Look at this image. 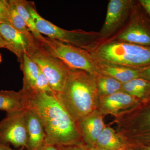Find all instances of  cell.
I'll list each match as a JSON object with an SVG mask.
<instances>
[{"label": "cell", "mask_w": 150, "mask_h": 150, "mask_svg": "<svg viewBox=\"0 0 150 150\" xmlns=\"http://www.w3.org/2000/svg\"><path fill=\"white\" fill-rule=\"evenodd\" d=\"M25 109H29L41 121L46 135L45 143L58 146L82 142L77 123L56 95L22 91Z\"/></svg>", "instance_id": "cell-1"}, {"label": "cell", "mask_w": 150, "mask_h": 150, "mask_svg": "<svg viewBox=\"0 0 150 150\" xmlns=\"http://www.w3.org/2000/svg\"><path fill=\"white\" fill-rule=\"evenodd\" d=\"M96 77L85 71L71 69L64 90L56 95L77 123L96 110L98 105Z\"/></svg>", "instance_id": "cell-2"}, {"label": "cell", "mask_w": 150, "mask_h": 150, "mask_svg": "<svg viewBox=\"0 0 150 150\" xmlns=\"http://www.w3.org/2000/svg\"><path fill=\"white\" fill-rule=\"evenodd\" d=\"M98 63L134 68L150 66V47L121 41L98 42L88 51Z\"/></svg>", "instance_id": "cell-3"}, {"label": "cell", "mask_w": 150, "mask_h": 150, "mask_svg": "<svg viewBox=\"0 0 150 150\" xmlns=\"http://www.w3.org/2000/svg\"><path fill=\"white\" fill-rule=\"evenodd\" d=\"M37 45L72 69L85 71L95 77L101 74L98 63L87 50L47 37L38 42Z\"/></svg>", "instance_id": "cell-4"}, {"label": "cell", "mask_w": 150, "mask_h": 150, "mask_svg": "<svg viewBox=\"0 0 150 150\" xmlns=\"http://www.w3.org/2000/svg\"><path fill=\"white\" fill-rule=\"evenodd\" d=\"M26 7L35 21L38 30L42 35L87 51L93 48L99 41L98 32L63 29L42 17L38 12L33 2L27 1Z\"/></svg>", "instance_id": "cell-5"}, {"label": "cell", "mask_w": 150, "mask_h": 150, "mask_svg": "<svg viewBox=\"0 0 150 150\" xmlns=\"http://www.w3.org/2000/svg\"><path fill=\"white\" fill-rule=\"evenodd\" d=\"M26 55L38 65L56 94L62 92L71 69L61 60L47 54L37 45L31 47Z\"/></svg>", "instance_id": "cell-6"}, {"label": "cell", "mask_w": 150, "mask_h": 150, "mask_svg": "<svg viewBox=\"0 0 150 150\" xmlns=\"http://www.w3.org/2000/svg\"><path fill=\"white\" fill-rule=\"evenodd\" d=\"M107 40L150 47L149 19L138 1L126 24L116 34L105 40Z\"/></svg>", "instance_id": "cell-7"}, {"label": "cell", "mask_w": 150, "mask_h": 150, "mask_svg": "<svg viewBox=\"0 0 150 150\" xmlns=\"http://www.w3.org/2000/svg\"><path fill=\"white\" fill-rule=\"evenodd\" d=\"M136 2L134 0L109 1L104 23L98 32V42L112 37L123 28L128 21Z\"/></svg>", "instance_id": "cell-8"}, {"label": "cell", "mask_w": 150, "mask_h": 150, "mask_svg": "<svg viewBox=\"0 0 150 150\" xmlns=\"http://www.w3.org/2000/svg\"><path fill=\"white\" fill-rule=\"evenodd\" d=\"M25 110V109H24ZM24 110L7 112L0 121V143L27 149L28 134Z\"/></svg>", "instance_id": "cell-9"}, {"label": "cell", "mask_w": 150, "mask_h": 150, "mask_svg": "<svg viewBox=\"0 0 150 150\" xmlns=\"http://www.w3.org/2000/svg\"><path fill=\"white\" fill-rule=\"evenodd\" d=\"M0 33L6 43V48L15 54L21 64L25 54L33 46L22 33L9 23H0Z\"/></svg>", "instance_id": "cell-10"}, {"label": "cell", "mask_w": 150, "mask_h": 150, "mask_svg": "<svg viewBox=\"0 0 150 150\" xmlns=\"http://www.w3.org/2000/svg\"><path fill=\"white\" fill-rule=\"evenodd\" d=\"M82 139L91 148L95 147L97 140L104 129L102 113L96 110L77 122Z\"/></svg>", "instance_id": "cell-11"}, {"label": "cell", "mask_w": 150, "mask_h": 150, "mask_svg": "<svg viewBox=\"0 0 150 150\" xmlns=\"http://www.w3.org/2000/svg\"><path fill=\"white\" fill-rule=\"evenodd\" d=\"M137 98L123 91L110 95L99 96L100 111L106 114H117L136 104L137 102Z\"/></svg>", "instance_id": "cell-12"}, {"label": "cell", "mask_w": 150, "mask_h": 150, "mask_svg": "<svg viewBox=\"0 0 150 150\" xmlns=\"http://www.w3.org/2000/svg\"><path fill=\"white\" fill-rule=\"evenodd\" d=\"M28 134L27 150H36L45 142L46 135L43 125L32 110H24Z\"/></svg>", "instance_id": "cell-13"}, {"label": "cell", "mask_w": 150, "mask_h": 150, "mask_svg": "<svg viewBox=\"0 0 150 150\" xmlns=\"http://www.w3.org/2000/svg\"><path fill=\"white\" fill-rule=\"evenodd\" d=\"M98 64L101 74L113 78L123 84L134 79L140 78L142 68H131L101 63H98Z\"/></svg>", "instance_id": "cell-14"}, {"label": "cell", "mask_w": 150, "mask_h": 150, "mask_svg": "<svg viewBox=\"0 0 150 150\" xmlns=\"http://www.w3.org/2000/svg\"><path fill=\"white\" fill-rule=\"evenodd\" d=\"M25 109L23 95L21 90L0 91V110L7 112L19 111Z\"/></svg>", "instance_id": "cell-15"}, {"label": "cell", "mask_w": 150, "mask_h": 150, "mask_svg": "<svg viewBox=\"0 0 150 150\" xmlns=\"http://www.w3.org/2000/svg\"><path fill=\"white\" fill-rule=\"evenodd\" d=\"M95 147L107 150L126 149V144L113 129L105 127L97 140Z\"/></svg>", "instance_id": "cell-16"}, {"label": "cell", "mask_w": 150, "mask_h": 150, "mask_svg": "<svg viewBox=\"0 0 150 150\" xmlns=\"http://www.w3.org/2000/svg\"><path fill=\"white\" fill-rule=\"evenodd\" d=\"M20 68L23 76L21 90L24 92L30 91L35 86L39 74V67L25 54L21 64Z\"/></svg>", "instance_id": "cell-17"}, {"label": "cell", "mask_w": 150, "mask_h": 150, "mask_svg": "<svg viewBox=\"0 0 150 150\" xmlns=\"http://www.w3.org/2000/svg\"><path fill=\"white\" fill-rule=\"evenodd\" d=\"M122 91L137 98H144L150 95V82L137 78L122 85Z\"/></svg>", "instance_id": "cell-18"}, {"label": "cell", "mask_w": 150, "mask_h": 150, "mask_svg": "<svg viewBox=\"0 0 150 150\" xmlns=\"http://www.w3.org/2000/svg\"><path fill=\"white\" fill-rule=\"evenodd\" d=\"M96 79L99 96L110 95L122 91L123 83L113 78L101 74Z\"/></svg>", "instance_id": "cell-19"}, {"label": "cell", "mask_w": 150, "mask_h": 150, "mask_svg": "<svg viewBox=\"0 0 150 150\" xmlns=\"http://www.w3.org/2000/svg\"><path fill=\"white\" fill-rule=\"evenodd\" d=\"M15 6L18 12L23 19L28 28L37 40V43L43 40L44 36L38 30L35 21L26 7L27 1L25 0H11Z\"/></svg>", "instance_id": "cell-20"}, {"label": "cell", "mask_w": 150, "mask_h": 150, "mask_svg": "<svg viewBox=\"0 0 150 150\" xmlns=\"http://www.w3.org/2000/svg\"><path fill=\"white\" fill-rule=\"evenodd\" d=\"M9 1L10 5V24L22 33L28 39L33 46H37V40H35V38L28 28L23 19L18 12L15 6L11 0Z\"/></svg>", "instance_id": "cell-21"}, {"label": "cell", "mask_w": 150, "mask_h": 150, "mask_svg": "<svg viewBox=\"0 0 150 150\" xmlns=\"http://www.w3.org/2000/svg\"><path fill=\"white\" fill-rule=\"evenodd\" d=\"M28 91L38 93H44L52 95H57L51 88L48 79L45 75L41 71L40 69H39V74L35 86L31 90Z\"/></svg>", "instance_id": "cell-22"}, {"label": "cell", "mask_w": 150, "mask_h": 150, "mask_svg": "<svg viewBox=\"0 0 150 150\" xmlns=\"http://www.w3.org/2000/svg\"><path fill=\"white\" fill-rule=\"evenodd\" d=\"M10 5L9 1L0 0V23L10 24Z\"/></svg>", "instance_id": "cell-23"}, {"label": "cell", "mask_w": 150, "mask_h": 150, "mask_svg": "<svg viewBox=\"0 0 150 150\" xmlns=\"http://www.w3.org/2000/svg\"><path fill=\"white\" fill-rule=\"evenodd\" d=\"M59 150H92V148L82 142H79L71 144L55 146Z\"/></svg>", "instance_id": "cell-24"}, {"label": "cell", "mask_w": 150, "mask_h": 150, "mask_svg": "<svg viewBox=\"0 0 150 150\" xmlns=\"http://www.w3.org/2000/svg\"><path fill=\"white\" fill-rule=\"evenodd\" d=\"M137 1L146 12L150 21V0H139Z\"/></svg>", "instance_id": "cell-25"}, {"label": "cell", "mask_w": 150, "mask_h": 150, "mask_svg": "<svg viewBox=\"0 0 150 150\" xmlns=\"http://www.w3.org/2000/svg\"><path fill=\"white\" fill-rule=\"evenodd\" d=\"M140 78L150 82V66L141 68Z\"/></svg>", "instance_id": "cell-26"}, {"label": "cell", "mask_w": 150, "mask_h": 150, "mask_svg": "<svg viewBox=\"0 0 150 150\" xmlns=\"http://www.w3.org/2000/svg\"><path fill=\"white\" fill-rule=\"evenodd\" d=\"M36 150H59L54 145L44 143L43 145L38 148Z\"/></svg>", "instance_id": "cell-27"}, {"label": "cell", "mask_w": 150, "mask_h": 150, "mask_svg": "<svg viewBox=\"0 0 150 150\" xmlns=\"http://www.w3.org/2000/svg\"><path fill=\"white\" fill-rule=\"evenodd\" d=\"M0 150H23V149H19L18 150L13 149L9 146L0 143Z\"/></svg>", "instance_id": "cell-28"}, {"label": "cell", "mask_w": 150, "mask_h": 150, "mask_svg": "<svg viewBox=\"0 0 150 150\" xmlns=\"http://www.w3.org/2000/svg\"><path fill=\"white\" fill-rule=\"evenodd\" d=\"M6 43L3 39L0 33V48H6Z\"/></svg>", "instance_id": "cell-29"}, {"label": "cell", "mask_w": 150, "mask_h": 150, "mask_svg": "<svg viewBox=\"0 0 150 150\" xmlns=\"http://www.w3.org/2000/svg\"><path fill=\"white\" fill-rule=\"evenodd\" d=\"M147 121L148 124L150 127V112L149 113L147 118Z\"/></svg>", "instance_id": "cell-30"}, {"label": "cell", "mask_w": 150, "mask_h": 150, "mask_svg": "<svg viewBox=\"0 0 150 150\" xmlns=\"http://www.w3.org/2000/svg\"><path fill=\"white\" fill-rule=\"evenodd\" d=\"M92 150H107L103 149H99V148H97V147H94L93 148H92Z\"/></svg>", "instance_id": "cell-31"}, {"label": "cell", "mask_w": 150, "mask_h": 150, "mask_svg": "<svg viewBox=\"0 0 150 150\" xmlns=\"http://www.w3.org/2000/svg\"><path fill=\"white\" fill-rule=\"evenodd\" d=\"M2 62V56L1 54H0V63Z\"/></svg>", "instance_id": "cell-32"}, {"label": "cell", "mask_w": 150, "mask_h": 150, "mask_svg": "<svg viewBox=\"0 0 150 150\" xmlns=\"http://www.w3.org/2000/svg\"><path fill=\"white\" fill-rule=\"evenodd\" d=\"M148 150H150V146L149 147V148H148Z\"/></svg>", "instance_id": "cell-33"}, {"label": "cell", "mask_w": 150, "mask_h": 150, "mask_svg": "<svg viewBox=\"0 0 150 150\" xmlns=\"http://www.w3.org/2000/svg\"><path fill=\"white\" fill-rule=\"evenodd\" d=\"M127 150L126 149H124V150Z\"/></svg>", "instance_id": "cell-34"}]
</instances>
